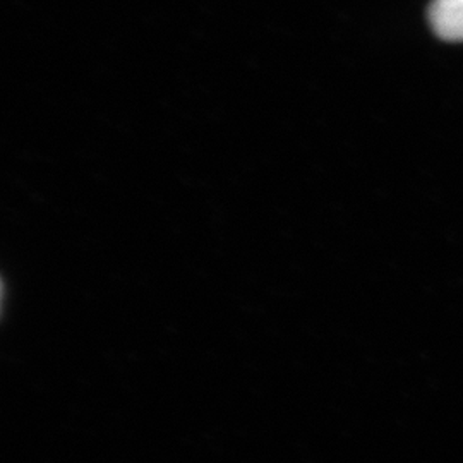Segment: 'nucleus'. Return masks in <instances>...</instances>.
Here are the masks:
<instances>
[{
    "mask_svg": "<svg viewBox=\"0 0 463 463\" xmlns=\"http://www.w3.org/2000/svg\"><path fill=\"white\" fill-rule=\"evenodd\" d=\"M434 33L448 42H463V0H434L430 7Z\"/></svg>",
    "mask_w": 463,
    "mask_h": 463,
    "instance_id": "obj_1",
    "label": "nucleus"
}]
</instances>
